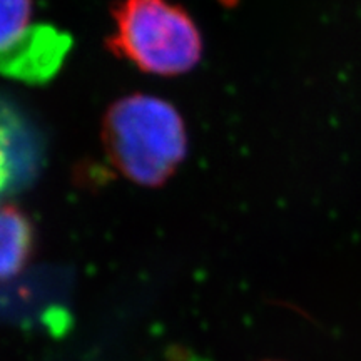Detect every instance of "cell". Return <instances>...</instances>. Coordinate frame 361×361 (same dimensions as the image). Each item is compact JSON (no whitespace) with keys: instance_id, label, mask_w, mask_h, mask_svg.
<instances>
[{"instance_id":"5","label":"cell","mask_w":361,"mask_h":361,"mask_svg":"<svg viewBox=\"0 0 361 361\" xmlns=\"http://www.w3.org/2000/svg\"><path fill=\"white\" fill-rule=\"evenodd\" d=\"M34 0H0V57L30 32Z\"/></svg>"},{"instance_id":"6","label":"cell","mask_w":361,"mask_h":361,"mask_svg":"<svg viewBox=\"0 0 361 361\" xmlns=\"http://www.w3.org/2000/svg\"><path fill=\"white\" fill-rule=\"evenodd\" d=\"M13 183V154L8 133L0 126V191Z\"/></svg>"},{"instance_id":"4","label":"cell","mask_w":361,"mask_h":361,"mask_svg":"<svg viewBox=\"0 0 361 361\" xmlns=\"http://www.w3.org/2000/svg\"><path fill=\"white\" fill-rule=\"evenodd\" d=\"M32 228L19 209L0 207V281L19 274L32 251Z\"/></svg>"},{"instance_id":"1","label":"cell","mask_w":361,"mask_h":361,"mask_svg":"<svg viewBox=\"0 0 361 361\" xmlns=\"http://www.w3.org/2000/svg\"><path fill=\"white\" fill-rule=\"evenodd\" d=\"M107 151L126 178L141 186H159L186 157L183 117L154 96L123 97L104 124Z\"/></svg>"},{"instance_id":"2","label":"cell","mask_w":361,"mask_h":361,"mask_svg":"<svg viewBox=\"0 0 361 361\" xmlns=\"http://www.w3.org/2000/svg\"><path fill=\"white\" fill-rule=\"evenodd\" d=\"M114 20L111 49L144 72L179 75L200 62L201 35L191 17L169 0H123Z\"/></svg>"},{"instance_id":"3","label":"cell","mask_w":361,"mask_h":361,"mask_svg":"<svg viewBox=\"0 0 361 361\" xmlns=\"http://www.w3.org/2000/svg\"><path fill=\"white\" fill-rule=\"evenodd\" d=\"M71 40L52 27H32L11 52L0 57V72L22 80H45L64 61Z\"/></svg>"}]
</instances>
